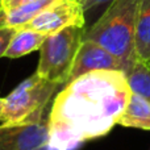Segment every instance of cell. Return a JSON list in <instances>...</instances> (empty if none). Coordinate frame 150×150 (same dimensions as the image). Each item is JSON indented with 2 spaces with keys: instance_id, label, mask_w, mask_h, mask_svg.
I'll list each match as a JSON object with an SVG mask.
<instances>
[{
  "instance_id": "obj_1",
  "label": "cell",
  "mask_w": 150,
  "mask_h": 150,
  "mask_svg": "<svg viewBox=\"0 0 150 150\" xmlns=\"http://www.w3.org/2000/svg\"><path fill=\"white\" fill-rule=\"evenodd\" d=\"M132 95L120 70L91 71L63 86L49 113V127L61 128L80 142L108 134Z\"/></svg>"
},
{
  "instance_id": "obj_2",
  "label": "cell",
  "mask_w": 150,
  "mask_h": 150,
  "mask_svg": "<svg viewBox=\"0 0 150 150\" xmlns=\"http://www.w3.org/2000/svg\"><path fill=\"white\" fill-rule=\"evenodd\" d=\"M140 3L141 0H112L98 20L84 30L86 40L99 44L120 59L125 74L137 61L134 29Z\"/></svg>"
},
{
  "instance_id": "obj_3",
  "label": "cell",
  "mask_w": 150,
  "mask_h": 150,
  "mask_svg": "<svg viewBox=\"0 0 150 150\" xmlns=\"http://www.w3.org/2000/svg\"><path fill=\"white\" fill-rule=\"evenodd\" d=\"M83 26H66L45 38L40 47V61L36 73L47 80L65 86L80 44L84 40Z\"/></svg>"
},
{
  "instance_id": "obj_4",
  "label": "cell",
  "mask_w": 150,
  "mask_h": 150,
  "mask_svg": "<svg viewBox=\"0 0 150 150\" xmlns=\"http://www.w3.org/2000/svg\"><path fill=\"white\" fill-rule=\"evenodd\" d=\"M59 83L47 80L37 73L20 83L3 101V124H15L45 115V109Z\"/></svg>"
},
{
  "instance_id": "obj_5",
  "label": "cell",
  "mask_w": 150,
  "mask_h": 150,
  "mask_svg": "<svg viewBox=\"0 0 150 150\" xmlns=\"http://www.w3.org/2000/svg\"><path fill=\"white\" fill-rule=\"evenodd\" d=\"M86 24V13L80 0H53L20 29H32L50 36L71 25L87 28Z\"/></svg>"
},
{
  "instance_id": "obj_6",
  "label": "cell",
  "mask_w": 150,
  "mask_h": 150,
  "mask_svg": "<svg viewBox=\"0 0 150 150\" xmlns=\"http://www.w3.org/2000/svg\"><path fill=\"white\" fill-rule=\"evenodd\" d=\"M49 142V116L0 127V150H38Z\"/></svg>"
},
{
  "instance_id": "obj_7",
  "label": "cell",
  "mask_w": 150,
  "mask_h": 150,
  "mask_svg": "<svg viewBox=\"0 0 150 150\" xmlns=\"http://www.w3.org/2000/svg\"><path fill=\"white\" fill-rule=\"evenodd\" d=\"M99 70L124 71V66L120 62V59H117L107 49H104L103 46H100L99 44L91 41V40L84 38L80 44L76 57L74 59L67 83L80 75Z\"/></svg>"
},
{
  "instance_id": "obj_8",
  "label": "cell",
  "mask_w": 150,
  "mask_h": 150,
  "mask_svg": "<svg viewBox=\"0 0 150 150\" xmlns=\"http://www.w3.org/2000/svg\"><path fill=\"white\" fill-rule=\"evenodd\" d=\"M134 52L138 61L150 65V0H141L136 18Z\"/></svg>"
},
{
  "instance_id": "obj_9",
  "label": "cell",
  "mask_w": 150,
  "mask_h": 150,
  "mask_svg": "<svg viewBox=\"0 0 150 150\" xmlns=\"http://www.w3.org/2000/svg\"><path fill=\"white\" fill-rule=\"evenodd\" d=\"M117 124L128 128L150 130V103L144 96L132 92L124 112L117 120Z\"/></svg>"
},
{
  "instance_id": "obj_10",
  "label": "cell",
  "mask_w": 150,
  "mask_h": 150,
  "mask_svg": "<svg viewBox=\"0 0 150 150\" xmlns=\"http://www.w3.org/2000/svg\"><path fill=\"white\" fill-rule=\"evenodd\" d=\"M46 37L47 36L32 29H17L15 36L9 41L4 57L16 59L26 54H30L32 52L40 50Z\"/></svg>"
},
{
  "instance_id": "obj_11",
  "label": "cell",
  "mask_w": 150,
  "mask_h": 150,
  "mask_svg": "<svg viewBox=\"0 0 150 150\" xmlns=\"http://www.w3.org/2000/svg\"><path fill=\"white\" fill-rule=\"evenodd\" d=\"M125 75L132 92L144 96L150 103V65L137 59Z\"/></svg>"
},
{
  "instance_id": "obj_12",
  "label": "cell",
  "mask_w": 150,
  "mask_h": 150,
  "mask_svg": "<svg viewBox=\"0 0 150 150\" xmlns=\"http://www.w3.org/2000/svg\"><path fill=\"white\" fill-rule=\"evenodd\" d=\"M83 5V9L86 13V20H87V15H93V12L99 9H103L112 1V0H80Z\"/></svg>"
},
{
  "instance_id": "obj_13",
  "label": "cell",
  "mask_w": 150,
  "mask_h": 150,
  "mask_svg": "<svg viewBox=\"0 0 150 150\" xmlns=\"http://www.w3.org/2000/svg\"><path fill=\"white\" fill-rule=\"evenodd\" d=\"M40 1V0H0V13L9 12L12 9H16L18 7L32 4V3Z\"/></svg>"
},
{
  "instance_id": "obj_14",
  "label": "cell",
  "mask_w": 150,
  "mask_h": 150,
  "mask_svg": "<svg viewBox=\"0 0 150 150\" xmlns=\"http://www.w3.org/2000/svg\"><path fill=\"white\" fill-rule=\"evenodd\" d=\"M16 29L13 28H0V58L4 57L9 41L15 36Z\"/></svg>"
},
{
  "instance_id": "obj_15",
  "label": "cell",
  "mask_w": 150,
  "mask_h": 150,
  "mask_svg": "<svg viewBox=\"0 0 150 150\" xmlns=\"http://www.w3.org/2000/svg\"><path fill=\"white\" fill-rule=\"evenodd\" d=\"M38 150H58V149H55L54 146H52L49 142H47L46 145H44V146H42V148H40Z\"/></svg>"
},
{
  "instance_id": "obj_16",
  "label": "cell",
  "mask_w": 150,
  "mask_h": 150,
  "mask_svg": "<svg viewBox=\"0 0 150 150\" xmlns=\"http://www.w3.org/2000/svg\"><path fill=\"white\" fill-rule=\"evenodd\" d=\"M3 101H4V98H0V117L3 113Z\"/></svg>"
}]
</instances>
